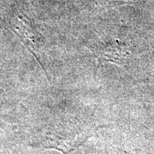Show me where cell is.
I'll return each instance as SVG.
<instances>
[{"instance_id":"1","label":"cell","mask_w":154,"mask_h":154,"mask_svg":"<svg viewBox=\"0 0 154 154\" xmlns=\"http://www.w3.org/2000/svg\"><path fill=\"white\" fill-rule=\"evenodd\" d=\"M95 128L79 124H61L48 130L37 146L53 149L63 154H69L93 136Z\"/></svg>"},{"instance_id":"3","label":"cell","mask_w":154,"mask_h":154,"mask_svg":"<svg viewBox=\"0 0 154 154\" xmlns=\"http://www.w3.org/2000/svg\"><path fill=\"white\" fill-rule=\"evenodd\" d=\"M93 52L99 60L123 64L128 57L126 43L119 39L101 41L94 45Z\"/></svg>"},{"instance_id":"2","label":"cell","mask_w":154,"mask_h":154,"mask_svg":"<svg viewBox=\"0 0 154 154\" xmlns=\"http://www.w3.org/2000/svg\"><path fill=\"white\" fill-rule=\"evenodd\" d=\"M12 29L20 38L22 44L38 62V65L44 70L45 74L47 75L44 63L45 45L43 35L38 32V29L28 17L22 15L17 17V20L12 24Z\"/></svg>"},{"instance_id":"5","label":"cell","mask_w":154,"mask_h":154,"mask_svg":"<svg viewBox=\"0 0 154 154\" xmlns=\"http://www.w3.org/2000/svg\"><path fill=\"white\" fill-rule=\"evenodd\" d=\"M2 125H3V122L0 120V129H1V128H2Z\"/></svg>"},{"instance_id":"4","label":"cell","mask_w":154,"mask_h":154,"mask_svg":"<svg viewBox=\"0 0 154 154\" xmlns=\"http://www.w3.org/2000/svg\"><path fill=\"white\" fill-rule=\"evenodd\" d=\"M117 154H139L136 152H133V151H129V150H121L119 151V152Z\"/></svg>"}]
</instances>
